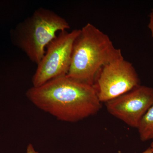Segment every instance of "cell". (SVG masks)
I'll return each instance as SVG.
<instances>
[{
  "mask_svg": "<svg viewBox=\"0 0 153 153\" xmlns=\"http://www.w3.org/2000/svg\"><path fill=\"white\" fill-rule=\"evenodd\" d=\"M27 97L38 108L59 120L74 123L96 114L101 108L94 85L67 76L27 91Z\"/></svg>",
  "mask_w": 153,
  "mask_h": 153,
  "instance_id": "cell-1",
  "label": "cell"
},
{
  "mask_svg": "<svg viewBox=\"0 0 153 153\" xmlns=\"http://www.w3.org/2000/svg\"><path fill=\"white\" fill-rule=\"evenodd\" d=\"M124 58L106 34L88 23L74 41L67 76L78 82L94 85L100 69L106 64Z\"/></svg>",
  "mask_w": 153,
  "mask_h": 153,
  "instance_id": "cell-2",
  "label": "cell"
},
{
  "mask_svg": "<svg viewBox=\"0 0 153 153\" xmlns=\"http://www.w3.org/2000/svg\"><path fill=\"white\" fill-rule=\"evenodd\" d=\"M69 28L63 17L49 9L39 8L11 31V40L31 61L38 64L57 33Z\"/></svg>",
  "mask_w": 153,
  "mask_h": 153,
  "instance_id": "cell-3",
  "label": "cell"
},
{
  "mask_svg": "<svg viewBox=\"0 0 153 153\" xmlns=\"http://www.w3.org/2000/svg\"><path fill=\"white\" fill-rule=\"evenodd\" d=\"M79 29L59 32L47 46L33 75V86L38 87L68 74L74 41Z\"/></svg>",
  "mask_w": 153,
  "mask_h": 153,
  "instance_id": "cell-4",
  "label": "cell"
},
{
  "mask_svg": "<svg viewBox=\"0 0 153 153\" xmlns=\"http://www.w3.org/2000/svg\"><path fill=\"white\" fill-rule=\"evenodd\" d=\"M140 85L135 68L124 58L103 66L94 84L100 101L105 103Z\"/></svg>",
  "mask_w": 153,
  "mask_h": 153,
  "instance_id": "cell-5",
  "label": "cell"
},
{
  "mask_svg": "<svg viewBox=\"0 0 153 153\" xmlns=\"http://www.w3.org/2000/svg\"><path fill=\"white\" fill-rule=\"evenodd\" d=\"M153 105V88L141 85L105 102L107 110L111 114L136 128Z\"/></svg>",
  "mask_w": 153,
  "mask_h": 153,
  "instance_id": "cell-6",
  "label": "cell"
},
{
  "mask_svg": "<svg viewBox=\"0 0 153 153\" xmlns=\"http://www.w3.org/2000/svg\"><path fill=\"white\" fill-rule=\"evenodd\" d=\"M137 129L142 141L153 140V105L143 117Z\"/></svg>",
  "mask_w": 153,
  "mask_h": 153,
  "instance_id": "cell-7",
  "label": "cell"
},
{
  "mask_svg": "<svg viewBox=\"0 0 153 153\" xmlns=\"http://www.w3.org/2000/svg\"><path fill=\"white\" fill-rule=\"evenodd\" d=\"M148 27L150 30L152 36L153 40V8L152 9L149 15V21Z\"/></svg>",
  "mask_w": 153,
  "mask_h": 153,
  "instance_id": "cell-8",
  "label": "cell"
},
{
  "mask_svg": "<svg viewBox=\"0 0 153 153\" xmlns=\"http://www.w3.org/2000/svg\"><path fill=\"white\" fill-rule=\"evenodd\" d=\"M38 153L35 151L33 145L30 144L28 145L27 148V153Z\"/></svg>",
  "mask_w": 153,
  "mask_h": 153,
  "instance_id": "cell-9",
  "label": "cell"
},
{
  "mask_svg": "<svg viewBox=\"0 0 153 153\" xmlns=\"http://www.w3.org/2000/svg\"><path fill=\"white\" fill-rule=\"evenodd\" d=\"M142 153H153V149L150 147L148 148L146 151Z\"/></svg>",
  "mask_w": 153,
  "mask_h": 153,
  "instance_id": "cell-10",
  "label": "cell"
},
{
  "mask_svg": "<svg viewBox=\"0 0 153 153\" xmlns=\"http://www.w3.org/2000/svg\"><path fill=\"white\" fill-rule=\"evenodd\" d=\"M151 147L153 148V142L152 143H151Z\"/></svg>",
  "mask_w": 153,
  "mask_h": 153,
  "instance_id": "cell-11",
  "label": "cell"
}]
</instances>
